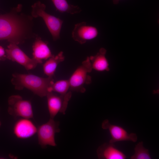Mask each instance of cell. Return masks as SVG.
I'll use <instances>...</instances> for the list:
<instances>
[{
    "label": "cell",
    "mask_w": 159,
    "mask_h": 159,
    "mask_svg": "<svg viewBox=\"0 0 159 159\" xmlns=\"http://www.w3.org/2000/svg\"><path fill=\"white\" fill-rule=\"evenodd\" d=\"M102 127L104 130H108L111 138L109 143H114L122 141H131L135 142L137 140L138 137L134 133H128L122 127L110 123L108 120H104L102 124Z\"/></svg>",
    "instance_id": "9c48e42d"
},
{
    "label": "cell",
    "mask_w": 159,
    "mask_h": 159,
    "mask_svg": "<svg viewBox=\"0 0 159 159\" xmlns=\"http://www.w3.org/2000/svg\"><path fill=\"white\" fill-rule=\"evenodd\" d=\"M22 7L19 4L8 13L0 15V40L18 45L37 36L33 32V17L21 13Z\"/></svg>",
    "instance_id": "6da1fadb"
},
{
    "label": "cell",
    "mask_w": 159,
    "mask_h": 159,
    "mask_svg": "<svg viewBox=\"0 0 159 159\" xmlns=\"http://www.w3.org/2000/svg\"><path fill=\"white\" fill-rule=\"evenodd\" d=\"M56 9L61 13L73 14L80 13L82 10L78 6L69 4L66 0H51Z\"/></svg>",
    "instance_id": "2e32d148"
},
{
    "label": "cell",
    "mask_w": 159,
    "mask_h": 159,
    "mask_svg": "<svg viewBox=\"0 0 159 159\" xmlns=\"http://www.w3.org/2000/svg\"><path fill=\"white\" fill-rule=\"evenodd\" d=\"M8 102V112L10 115L14 117H33L32 106L30 101L23 99L19 95H13L9 97Z\"/></svg>",
    "instance_id": "5b68a950"
},
{
    "label": "cell",
    "mask_w": 159,
    "mask_h": 159,
    "mask_svg": "<svg viewBox=\"0 0 159 159\" xmlns=\"http://www.w3.org/2000/svg\"><path fill=\"white\" fill-rule=\"evenodd\" d=\"M1 121H0V127L1 126Z\"/></svg>",
    "instance_id": "44dd1931"
},
{
    "label": "cell",
    "mask_w": 159,
    "mask_h": 159,
    "mask_svg": "<svg viewBox=\"0 0 159 159\" xmlns=\"http://www.w3.org/2000/svg\"><path fill=\"white\" fill-rule=\"evenodd\" d=\"M97 154L100 159H125L126 155L116 148L114 143H105L98 147Z\"/></svg>",
    "instance_id": "4fadbf2b"
},
{
    "label": "cell",
    "mask_w": 159,
    "mask_h": 159,
    "mask_svg": "<svg viewBox=\"0 0 159 159\" xmlns=\"http://www.w3.org/2000/svg\"><path fill=\"white\" fill-rule=\"evenodd\" d=\"M37 127L30 119L21 118L17 120L13 127L14 134L17 138L26 139L37 132Z\"/></svg>",
    "instance_id": "8fae6325"
},
{
    "label": "cell",
    "mask_w": 159,
    "mask_h": 159,
    "mask_svg": "<svg viewBox=\"0 0 159 159\" xmlns=\"http://www.w3.org/2000/svg\"><path fill=\"white\" fill-rule=\"evenodd\" d=\"M92 69L89 57L82 63L68 79L69 89L73 91L84 93L86 91L85 86L90 84L91 77L89 74Z\"/></svg>",
    "instance_id": "3957f363"
},
{
    "label": "cell",
    "mask_w": 159,
    "mask_h": 159,
    "mask_svg": "<svg viewBox=\"0 0 159 159\" xmlns=\"http://www.w3.org/2000/svg\"><path fill=\"white\" fill-rule=\"evenodd\" d=\"M106 52V50L102 48L95 55L89 57L92 69L99 71L108 70L109 64L105 56Z\"/></svg>",
    "instance_id": "5bb4252c"
},
{
    "label": "cell",
    "mask_w": 159,
    "mask_h": 159,
    "mask_svg": "<svg viewBox=\"0 0 159 159\" xmlns=\"http://www.w3.org/2000/svg\"><path fill=\"white\" fill-rule=\"evenodd\" d=\"M6 59L5 51L4 49L0 45V60H4Z\"/></svg>",
    "instance_id": "d6986e66"
},
{
    "label": "cell",
    "mask_w": 159,
    "mask_h": 159,
    "mask_svg": "<svg viewBox=\"0 0 159 159\" xmlns=\"http://www.w3.org/2000/svg\"><path fill=\"white\" fill-rule=\"evenodd\" d=\"M45 5L40 1L32 6L31 16L34 18L41 17L44 21L54 41L60 38V32L63 21L59 18L51 15L45 11Z\"/></svg>",
    "instance_id": "277c9868"
},
{
    "label": "cell",
    "mask_w": 159,
    "mask_h": 159,
    "mask_svg": "<svg viewBox=\"0 0 159 159\" xmlns=\"http://www.w3.org/2000/svg\"><path fill=\"white\" fill-rule=\"evenodd\" d=\"M120 0H112V1L113 4H117L119 3V1Z\"/></svg>",
    "instance_id": "ffe728a7"
},
{
    "label": "cell",
    "mask_w": 159,
    "mask_h": 159,
    "mask_svg": "<svg viewBox=\"0 0 159 159\" xmlns=\"http://www.w3.org/2000/svg\"><path fill=\"white\" fill-rule=\"evenodd\" d=\"M70 88L69 80H63L54 82L49 89V92H55L60 95H64L68 92Z\"/></svg>",
    "instance_id": "e0dca14e"
},
{
    "label": "cell",
    "mask_w": 159,
    "mask_h": 159,
    "mask_svg": "<svg viewBox=\"0 0 159 159\" xmlns=\"http://www.w3.org/2000/svg\"><path fill=\"white\" fill-rule=\"evenodd\" d=\"M72 95L71 91L64 95H58L53 92H49L47 93L46 96L50 118L54 119L59 112L63 114H65Z\"/></svg>",
    "instance_id": "52a82bcc"
},
{
    "label": "cell",
    "mask_w": 159,
    "mask_h": 159,
    "mask_svg": "<svg viewBox=\"0 0 159 159\" xmlns=\"http://www.w3.org/2000/svg\"><path fill=\"white\" fill-rule=\"evenodd\" d=\"M11 82L16 90H20L25 88L43 97L49 92L54 80L53 77L44 78L32 74L14 73L12 75Z\"/></svg>",
    "instance_id": "7a4b0ae2"
},
{
    "label": "cell",
    "mask_w": 159,
    "mask_h": 159,
    "mask_svg": "<svg viewBox=\"0 0 159 159\" xmlns=\"http://www.w3.org/2000/svg\"><path fill=\"white\" fill-rule=\"evenodd\" d=\"M135 153L130 158L131 159H151L149 150L143 146V142H139L134 148Z\"/></svg>",
    "instance_id": "ac0fdd59"
},
{
    "label": "cell",
    "mask_w": 159,
    "mask_h": 159,
    "mask_svg": "<svg viewBox=\"0 0 159 159\" xmlns=\"http://www.w3.org/2000/svg\"><path fill=\"white\" fill-rule=\"evenodd\" d=\"M5 51L6 59L17 62L27 70L34 69L38 64L35 59L29 57L15 44L9 43Z\"/></svg>",
    "instance_id": "ba28073f"
},
{
    "label": "cell",
    "mask_w": 159,
    "mask_h": 159,
    "mask_svg": "<svg viewBox=\"0 0 159 159\" xmlns=\"http://www.w3.org/2000/svg\"><path fill=\"white\" fill-rule=\"evenodd\" d=\"M65 57L63 52H59L56 55H53L47 60L43 65L44 73L48 77H53L59 64L63 61Z\"/></svg>",
    "instance_id": "9a60e30c"
},
{
    "label": "cell",
    "mask_w": 159,
    "mask_h": 159,
    "mask_svg": "<svg viewBox=\"0 0 159 159\" xmlns=\"http://www.w3.org/2000/svg\"><path fill=\"white\" fill-rule=\"evenodd\" d=\"M98 34L96 27L87 25L86 22H82L75 25L72 35L74 41L82 44L87 41L95 38Z\"/></svg>",
    "instance_id": "30bf717a"
},
{
    "label": "cell",
    "mask_w": 159,
    "mask_h": 159,
    "mask_svg": "<svg viewBox=\"0 0 159 159\" xmlns=\"http://www.w3.org/2000/svg\"><path fill=\"white\" fill-rule=\"evenodd\" d=\"M59 125L58 122L50 118L47 122L37 127L38 143L42 148H45L48 145L56 146L55 135L60 131Z\"/></svg>",
    "instance_id": "8992f818"
},
{
    "label": "cell",
    "mask_w": 159,
    "mask_h": 159,
    "mask_svg": "<svg viewBox=\"0 0 159 159\" xmlns=\"http://www.w3.org/2000/svg\"><path fill=\"white\" fill-rule=\"evenodd\" d=\"M32 48V58L38 64L42 63L43 60H47L53 55L47 43L38 36L36 37Z\"/></svg>",
    "instance_id": "7c38bea8"
}]
</instances>
